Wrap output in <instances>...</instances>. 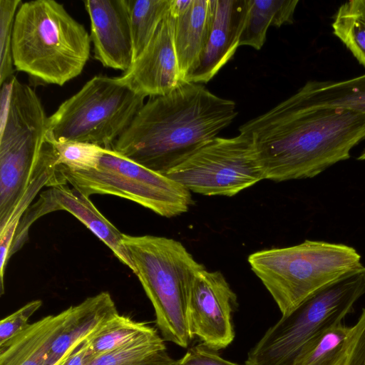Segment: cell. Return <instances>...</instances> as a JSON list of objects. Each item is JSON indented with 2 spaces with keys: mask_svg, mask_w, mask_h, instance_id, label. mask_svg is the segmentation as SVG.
Returning <instances> with one entry per match:
<instances>
[{
  "mask_svg": "<svg viewBox=\"0 0 365 365\" xmlns=\"http://www.w3.org/2000/svg\"><path fill=\"white\" fill-rule=\"evenodd\" d=\"M239 131L250 138L264 180L312 178L350 158L365 139V115L339 108H301L287 98Z\"/></svg>",
  "mask_w": 365,
  "mask_h": 365,
  "instance_id": "obj_1",
  "label": "cell"
},
{
  "mask_svg": "<svg viewBox=\"0 0 365 365\" xmlns=\"http://www.w3.org/2000/svg\"><path fill=\"white\" fill-rule=\"evenodd\" d=\"M237 115L235 101L202 84L182 81L170 93L150 97L111 148L164 175L215 138Z\"/></svg>",
  "mask_w": 365,
  "mask_h": 365,
  "instance_id": "obj_2",
  "label": "cell"
},
{
  "mask_svg": "<svg viewBox=\"0 0 365 365\" xmlns=\"http://www.w3.org/2000/svg\"><path fill=\"white\" fill-rule=\"evenodd\" d=\"M83 24L53 0L22 2L13 27L12 56L19 71L63 86L79 76L91 52Z\"/></svg>",
  "mask_w": 365,
  "mask_h": 365,
  "instance_id": "obj_3",
  "label": "cell"
},
{
  "mask_svg": "<svg viewBox=\"0 0 365 365\" xmlns=\"http://www.w3.org/2000/svg\"><path fill=\"white\" fill-rule=\"evenodd\" d=\"M123 242L155 311L165 341L187 348L193 339L188 324V303L197 274L205 267L179 241L154 235L123 234Z\"/></svg>",
  "mask_w": 365,
  "mask_h": 365,
  "instance_id": "obj_4",
  "label": "cell"
},
{
  "mask_svg": "<svg viewBox=\"0 0 365 365\" xmlns=\"http://www.w3.org/2000/svg\"><path fill=\"white\" fill-rule=\"evenodd\" d=\"M247 260L282 315L289 314L325 287L365 267L352 247L309 240L290 247L259 250Z\"/></svg>",
  "mask_w": 365,
  "mask_h": 365,
  "instance_id": "obj_5",
  "label": "cell"
},
{
  "mask_svg": "<svg viewBox=\"0 0 365 365\" xmlns=\"http://www.w3.org/2000/svg\"><path fill=\"white\" fill-rule=\"evenodd\" d=\"M1 87L0 230L33 180L48 119L35 91L15 76Z\"/></svg>",
  "mask_w": 365,
  "mask_h": 365,
  "instance_id": "obj_6",
  "label": "cell"
},
{
  "mask_svg": "<svg viewBox=\"0 0 365 365\" xmlns=\"http://www.w3.org/2000/svg\"><path fill=\"white\" fill-rule=\"evenodd\" d=\"M365 294V267L318 291L269 328L250 349L245 365H294L303 346L341 322Z\"/></svg>",
  "mask_w": 365,
  "mask_h": 365,
  "instance_id": "obj_7",
  "label": "cell"
},
{
  "mask_svg": "<svg viewBox=\"0 0 365 365\" xmlns=\"http://www.w3.org/2000/svg\"><path fill=\"white\" fill-rule=\"evenodd\" d=\"M144 100L117 77L95 76L48 117V132L58 140L110 148L128 128Z\"/></svg>",
  "mask_w": 365,
  "mask_h": 365,
  "instance_id": "obj_8",
  "label": "cell"
},
{
  "mask_svg": "<svg viewBox=\"0 0 365 365\" xmlns=\"http://www.w3.org/2000/svg\"><path fill=\"white\" fill-rule=\"evenodd\" d=\"M58 168L64 183L88 198L93 195L118 196L165 217L186 212L193 202L191 192L182 185L112 148H105L97 169L72 171L62 165Z\"/></svg>",
  "mask_w": 365,
  "mask_h": 365,
  "instance_id": "obj_9",
  "label": "cell"
},
{
  "mask_svg": "<svg viewBox=\"0 0 365 365\" xmlns=\"http://www.w3.org/2000/svg\"><path fill=\"white\" fill-rule=\"evenodd\" d=\"M190 192L232 197L264 180L250 138L216 137L165 174Z\"/></svg>",
  "mask_w": 365,
  "mask_h": 365,
  "instance_id": "obj_10",
  "label": "cell"
},
{
  "mask_svg": "<svg viewBox=\"0 0 365 365\" xmlns=\"http://www.w3.org/2000/svg\"><path fill=\"white\" fill-rule=\"evenodd\" d=\"M237 295L219 271L201 270L196 276L188 303V324L192 337L217 351L235 337L232 315Z\"/></svg>",
  "mask_w": 365,
  "mask_h": 365,
  "instance_id": "obj_11",
  "label": "cell"
},
{
  "mask_svg": "<svg viewBox=\"0 0 365 365\" xmlns=\"http://www.w3.org/2000/svg\"><path fill=\"white\" fill-rule=\"evenodd\" d=\"M174 22L170 9L129 70L117 77L122 84L145 98L166 95L182 81L175 47Z\"/></svg>",
  "mask_w": 365,
  "mask_h": 365,
  "instance_id": "obj_12",
  "label": "cell"
},
{
  "mask_svg": "<svg viewBox=\"0 0 365 365\" xmlns=\"http://www.w3.org/2000/svg\"><path fill=\"white\" fill-rule=\"evenodd\" d=\"M248 9V0H209L206 41L183 81L206 83L227 63L240 46Z\"/></svg>",
  "mask_w": 365,
  "mask_h": 365,
  "instance_id": "obj_13",
  "label": "cell"
},
{
  "mask_svg": "<svg viewBox=\"0 0 365 365\" xmlns=\"http://www.w3.org/2000/svg\"><path fill=\"white\" fill-rule=\"evenodd\" d=\"M65 210L73 215L99 238L124 265L135 272L129 252L121 233L96 208L90 199L67 185H57L42 192L38 200L22 216L23 225H30L43 215Z\"/></svg>",
  "mask_w": 365,
  "mask_h": 365,
  "instance_id": "obj_14",
  "label": "cell"
},
{
  "mask_svg": "<svg viewBox=\"0 0 365 365\" xmlns=\"http://www.w3.org/2000/svg\"><path fill=\"white\" fill-rule=\"evenodd\" d=\"M94 58L103 66L127 71L134 61L127 0H87Z\"/></svg>",
  "mask_w": 365,
  "mask_h": 365,
  "instance_id": "obj_15",
  "label": "cell"
},
{
  "mask_svg": "<svg viewBox=\"0 0 365 365\" xmlns=\"http://www.w3.org/2000/svg\"><path fill=\"white\" fill-rule=\"evenodd\" d=\"M72 307L29 324L0 346V365H46L51 346L68 323Z\"/></svg>",
  "mask_w": 365,
  "mask_h": 365,
  "instance_id": "obj_16",
  "label": "cell"
},
{
  "mask_svg": "<svg viewBox=\"0 0 365 365\" xmlns=\"http://www.w3.org/2000/svg\"><path fill=\"white\" fill-rule=\"evenodd\" d=\"M71 307L68 323L53 342L46 365L54 364L72 346L83 344L118 312L108 292L88 297Z\"/></svg>",
  "mask_w": 365,
  "mask_h": 365,
  "instance_id": "obj_17",
  "label": "cell"
},
{
  "mask_svg": "<svg viewBox=\"0 0 365 365\" xmlns=\"http://www.w3.org/2000/svg\"><path fill=\"white\" fill-rule=\"evenodd\" d=\"M287 99L301 108H339L365 115V74L342 81H308Z\"/></svg>",
  "mask_w": 365,
  "mask_h": 365,
  "instance_id": "obj_18",
  "label": "cell"
},
{
  "mask_svg": "<svg viewBox=\"0 0 365 365\" xmlns=\"http://www.w3.org/2000/svg\"><path fill=\"white\" fill-rule=\"evenodd\" d=\"M173 16L175 47L183 81L196 64L206 41L209 0H191L185 9Z\"/></svg>",
  "mask_w": 365,
  "mask_h": 365,
  "instance_id": "obj_19",
  "label": "cell"
},
{
  "mask_svg": "<svg viewBox=\"0 0 365 365\" xmlns=\"http://www.w3.org/2000/svg\"><path fill=\"white\" fill-rule=\"evenodd\" d=\"M60 184L56 153L53 144L45 139L33 180L16 207L8 223L0 231L1 264H5L8 262L18 225L34 197L43 186L53 187Z\"/></svg>",
  "mask_w": 365,
  "mask_h": 365,
  "instance_id": "obj_20",
  "label": "cell"
},
{
  "mask_svg": "<svg viewBox=\"0 0 365 365\" xmlns=\"http://www.w3.org/2000/svg\"><path fill=\"white\" fill-rule=\"evenodd\" d=\"M249 9L239 46L257 50L263 46L270 26L280 27L294 22L298 0H248Z\"/></svg>",
  "mask_w": 365,
  "mask_h": 365,
  "instance_id": "obj_21",
  "label": "cell"
},
{
  "mask_svg": "<svg viewBox=\"0 0 365 365\" xmlns=\"http://www.w3.org/2000/svg\"><path fill=\"white\" fill-rule=\"evenodd\" d=\"M155 332L157 330L148 324L118 312L85 341L87 363Z\"/></svg>",
  "mask_w": 365,
  "mask_h": 365,
  "instance_id": "obj_22",
  "label": "cell"
},
{
  "mask_svg": "<svg viewBox=\"0 0 365 365\" xmlns=\"http://www.w3.org/2000/svg\"><path fill=\"white\" fill-rule=\"evenodd\" d=\"M341 322L329 326L311 339L299 351L294 365H345L352 327Z\"/></svg>",
  "mask_w": 365,
  "mask_h": 365,
  "instance_id": "obj_23",
  "label": "cell"
},
{
  "mask_svg": "<svg viewBox=\"0 0 365 365\" xmlns=\"http://www.w3.org/2000/svg\"><path fill=\"white\" fill-rule=\"evenodd\" d=\"M164 341L157 331L86 365H180L179 360L170 356Z\"/></svg>",
  "mask_w": 365,
  "mask_h": 365,
  "instance_id": "obj_24",
  "label": "cell"
},
{
  "mask_svg": "<svg viewBox=\"0 0 365 365\" xmlns=\"http://www.w3.org/2000/svg\"><path fill=\"white\" fill-rule=\"evenodd\" d=\"M334 34L365 67V0L342 4L334 16Z\"/></svg>",
  "mask_w": 365,
  "mask_h": 365,
  "instance_id": "obj_25",
  "label": "cell"
},
{
  "mask_svg": "<svg viewBox=\"0 0 365 365\" xmlns=\"http://www.w3.org/2000/svg\"><path fill=\"white\" fill-rule=\"evenodd\" d=\"M134 61L146 47L169 12L171 0H127Z\"/></svg>",
  "mask_w": 365,
  "mask_h": 365,
  "instance_id": "obj_26",
  "label": "cell"
},
{
  "mask_svg": "<svg viewBox=\"0 0 365 365\" xmlns=\"http://www.w3.org/2000/svg\"><path fill=\"white\" fill-rule=\"evenodd\" d=\"M46 139L56 150L57 163L72 171H88L97 169L105 148L93 143L58 140L47 132Z\"/></svg>",
  "mask_w": 365,
  "mask_h": 365,
  "instance_id": "obj_27",
  "label": "cell"
},
{
  "mask_svg": "<svg viewBox=\"0 0 365 365\" xmlns=\"http://www.w3.org/2000/svg\"><path fill=\"white\" fill-rule=\"evenodd\" d=\"M22 1L0 0V85L14 75L12 34L15 16Z\"/></svg>",
  "mask_w": 365,
  "mask_h": 365,
  "instance_id": "obj_28",
  "label": "cell"
},
{
  "mask_svg": "<svg viewBox=\"0 0 365 365\" xmlns=\"http://www.w3.org/2000/svg\"><path fill=\"white\" fill-rule=\"evenodd\" d=\"M42 303L40 299L32 300L1 320L0 346L29 324L30 318L41 308Z\"/></svg>",
  "mask_w": 365,
  "mask_h": 365,
  "instance_id": "obj_29",
  "label": "cell"
},
{
  "mask_svg": "<svg viewBox=\"0 0 365 365\" xmlns=\"http://www.w3.org/2000/svg\"><path fill=\"white\" fill-rule=\"evenodd\" d=\"M179 363L180 365H240L223 359L218 351L202 342L189 349Z\"/></svg>",
  "mask_w": 365,
  "mask_h": 365,
  "instance_id": "obj_30",
  "label": "cell"
},
{
  "mask_svg": "<svg viewBox=\"0 0 365 365\" xmlns=\"http://www.w3.org/2000/svg\"><path fill=\"white\" fill-rule=\"evenodd\" d=\"M351 327V341L345 365H365V308Z\"/></svg>",
  "mask_w": 365,
  "mask_h": 365,
  "instance_id": "obj_31",
  "label": "cell"
},
{
  "mask_svg": "<svg viewBox=\"0 0 365 365\" xmlns=\"http://www.w3.org/2000/svg\"><path fill=\"white\" fill-rule=\"evenodd\" d=\"M80 346H73L70 348L57 361L52 365H66L70 356Z\"/></svg>",
  "mask_w": 365,
  "mask_h": 365,
  "instance_id": "obj_32",
  "label": "cell"
},
{
  "mask_svg": "<svg viewBox=\"0 0 365 365\" xmlns=\"http://www.w3.org/2000/svg\"><path fill=\"white\" fill-rule=\"evenodd\" d=\"M358 160H365V150L358 157Z\"/></svg>",
  "mask_w": 365,
  "mask_h": 365,
  "instance_id": "obj_33",
  "label": "cell"
}]
</instances>
